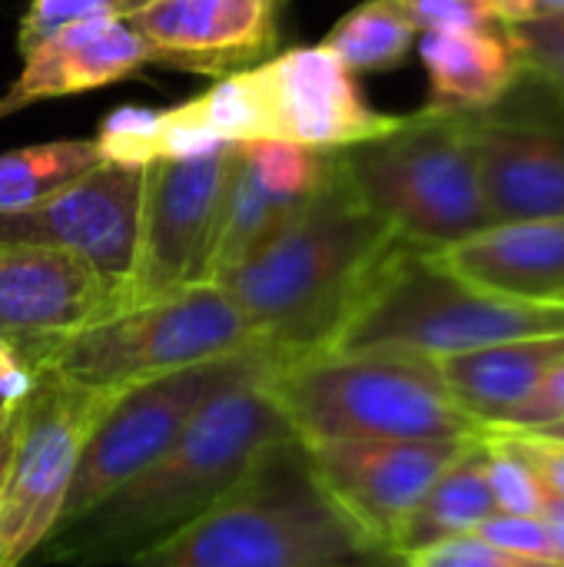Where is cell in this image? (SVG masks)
<instances>
[{
	"mask_svg": "<svg viewBox=\"0 0 564 567\" xmlns=\"http://www.w3.org/2000/svg\"><path fill=\"white\" fill-rule=\"evenodd\" d=\"M273 355H253L193 415L183 435L90 515L53 532L43 565H126L206 515L273 442L296 435L266 379Z\"/></svg>",
	"mask_w": 564,
	"mask_h": 567,
	"instance_id": "obj_1",
	"label": "cell"
},
{
	"mask_svg": "<svg viewBox=\"0 0 564 567\" xmlns=\"http://www.w3.org/2000/svg\"><path fill=\"white\" fill-rule=\"evenodd\" d=\"M402 243L356 193L339 153L316 193L246 262L219 282L276 362L336 346L386 256Z\"/></svg>",
	"mask_w": 564,
	"mask_h": 567,
	"instance_id": "obj_2",
	"label": "cell"
},
{
	"mask_svg": "<svg viewBox=\"0 0 564 567\" xmlns=\"http://www.w3.org/2000/svg\"><path fill=\"white\" fill-rule=\"evenodd\" d=\"M123 567H406L319 482L302 439L266 445L193 525Z\"/></svg>",
	"mask_w": 564,
	"mask_h": 567,
	"instance_id": "obj_3",
	"label": "cell"
},
{
	"mask_svg": "<svg viewBox=\"0 0 564 567\" xmlns=\"http://www.w3.org/2000/svg\"><path fill=\"white\" fill-rule=\"evenodd\" d=\"M306 445L346 439H479L449 395L439 362L406 352L326 349L276 362L266 379Z\"/></svg>",
	"mask_w": 564,
	"mask_h": 567,
	"instance_id": "obj_4",
	"label": "cell"
},
{
	"mask_svg": "<svg viewBox=\"0 0 564 567\" xmlns=\"http://www.w3.org/2000/svg\"><path fill=\"white\" fill-rule=\"evenodd\" d=\"M558 332H564V306L485 292L455 276L435 252L396 243L332 349H379L442 362L489 346Z\"/></svg>",
	"mask_w": 564,
	"mask_h": 567,
	"instance_id": "obj_5",
	"label": "cell"
},
{
	"mask_svg": "<svg viewBox=\"0 0 564 567\" xmlns=\"http://www.w3.org/2000/svg\"><path fill=\"white\" fill-rule=\"evenodd\" d=\"M336 153L362 203L406 246L442 252L492 226L462 113L422 106L389 133Z\"/></svg>",
	"mask_w": 564,
	"mask_h": 567,
	"instance_id": "obj_6",
	"label": "cell"
},
{
	"mask_svg": "<svg viewBox=\"0 0 564 567\" xmlns=\"http://www.w3.org/2000/svg\"><path fill=\"white\" fill-rule=\"evenodd\" d=\"M263 352L249 319L219 282H203L153 302L126 306L47 349L73 385L120 392L189 365Z\"/></svg>",
	"mask_w": 564,
	"mask_h": 567,
	"instance_id": "obj_7",
	"label": "cell"
},
{
	"mask_svg": "<svg viewBox=\"0 0 564 567\" xmlns=\"http://www.w3.org/2000/svg\"><path fill=\"white\" fill-rule=\"evenodd\" d=\"M110 395L73 385L47 362L30 369L0 475V567H23L53 535L80 449Z\"/></svg>",
	"mask_w": 564,
	"mask_h": 567,
	"instance_id": "obj_8",
	"label": "cell"
},
{
	"mask_svg": "<svg viewBox=\"0 0 564 567\" xmlns=\"http://www.w3.org/2000/svg\"><path fill=\"white\" fill-rule=\"evenodd\" d=\"M253 355L259 352L189 365L113 392L80 449L63 515L53 532L70 528L140 472H146L183 435L203 402Z\"/></svg>",
	"mask_w": 564,
	"mask_h": 567,
	"instance_id": "obj_9",
	"label": "cell"
},
{
	"mask_svg": "<svg viewBox=\"0 0 564 567\" xmlns=\"http://www.w3.org/2000/svg\"><path fill=\"white\" fill-rule=\"evenodd\" d=\"M233 146L143 166L136 262L126 306L213 282V256Z\"/></svg>",
	"mask_w": 564,
	"mask_h": 567,
	"instance_id": "obj_10",
	"label": "cell"
},
{
	"mask_svg": "<svg viewBox=\"0 0 564 567\" xmlns=\"http://www.w3.org/2000/svg\"><path fill=\"white\" fill-rule=\"evenodd\" d=\"M465 120L492 223L564 219L562 90L522 70L492 110Z\"/></svg>",
	"mask_w": 564,
	"mask_h": 567,
	"instance_id": "obj_11",
	"label": "cell"
},
{
	"mask_svg": "<svg viewBox=\"0 0 564 567\" xmlns=\"http://www.w3.org/2000/svg\"><path fill=\"white\" fill-rule=\"evenodd\" d=\"M140 206L143 166L100 163L37 206L0 213V243L47 246L80 256L126 299L136 262Z\"/></svg>",
	"mask_w": 564,
	"mask_h": 567,
	"instance_id": "obj_12",
	"label": "cell"
},
{
	"mask_svg": "<svg viewBox=\"0 0 564 567\" xmlns=\"http://www.w3.org/2000/svg\"><path fill=\"white\" fill-rule=\"evenodd\" d=\"M126 306L80 256L0 243V342L33 369L47 349Z\"/></svg>",
	"mask_w": 564,
	"mask_h": 567,
	"instance_id": "obj_13",
	"label": "cell"
},
{
	"mask_svg": "<svg viewBox=\"0 0 564 567\" xmlns=\"http://www.w3.org/2000/svg\"><path fill=\"white\" fill-rule=\"evenodd\" d=\"M469 442L472 439H346L312 442L306 449L326 492L372 538L392 548L412 508Z\"/></svg>",
	"mask_w": 564,
	"mask_h": 567,
	"instance_id": "obj_14",
	"label": "cell"
},
{
	"mask_svg": "<svg viewBox=\"0 0 564 567\" xmlns=\"http://www.w3.org/2000/svg\"><path fill=\"white\" fill-rule=\"evenodd\" d=\"M283 7L286 0H143L126 20L153 63L219 80L273 56Z\"/></svg>",
	"mask_w": 564,
	"mask_h": 567,
	"instance_id": "obj_15",
	"label": "cell"
},
{
	"mask_svg": "<svg viewBox=\"0 0 564 567\" xmlns=\"http://www.w3.org/2000/svg\"><path fill=\"white\" fill-rule=\"evenodd\" d=\"M263 73L276 140L332 153L376 140L399 123V116L369 106L356 73L326 43L283 50L263 60Z\"/></svg>",
	"mask_w": 564,
	"mask_h": 567,
	"instance_id": "obj_16",
	"label": "cell"
},
{
	"mask_svg": "<svg viewBox=\"0 0 564 567\" xmlns=\"http://www.w3.org/2000/svg\"><path fill=\"white\" fill-rule=\"evenodd\" d=\"M329 156L332 153L289 140H246L233 146L213 279L246 262L296 216V209L322 183Z\"/></svg>",
	"mask_w": 564,
	"mask_h": 567,
	"instance_id": "obj_17",
	"label": "cell"
},
{
	"mask_svg": "<svg viewBox=\"0 0 564 567\" xmlns=\"http://www.w3.org/2000/svg\"><path fill=\"white\" fill-rule=\"evenodd\" d=\"M146 66L153 53L126 17L73 23L23 53L17 80L0 96V120L40 100L123 83Z\"/></svg>",
	"mask_w": 564,
	"mask_h": 567,
	"instance_id": "obj_18",
	"label": "cell"
},
{
	"mask_svg": "<svg viewBox=\"0 0 564 567\" xmlns=\"http://www.w3.org/2000/svg\"><path fill=\"white\" fill-rule=\"evenodd\" d=\"M435 256L485 292L564 306V219L492 223Z\"/></svg>",
	"mask_w": 564,
	"mask_h": 567,
	"instance_id": "obj_19",
	"label": "cell"
},
{
	"mask_svg": "<svg viewBox=\"0 0 564 567\" xmlns=\"http://www.w3.org/2000/svg\"><path fill=\"white\" fill-rule=\"evenodd\" d=\"M562 362L564 332H558L452 355L439 362V372L455 405L482 432H495L509 412L519 409Z\"/></svg>",
	"mask_w": 564,
	"mask_h": 567,
	"instance_id": "obj_20",
	"label": "cell"
},
{
	"mask_svg": "<svg viewBox=\"0 0 564 567\" xmlns=\"http://www.w3.org/2000/svg\"><path fill=\"white\" fill-rule=\"evenodd\" d=\"M429 76V103L435 113H482L492 110L522 76V63L505 37L495 30H442L416 40Z\"/></svg>",
	"mask_w": 564,
	"mask_h": 567,
	"instance_id": "obj_21",
	"label": "cell"
},
{
	"mask_svg": "<svg viewBox=\"0 0 564 567\" xmlns=\"http://www.w3.org/2000/svg\"><path fill=\"white\" fill-rule=\"evenodd\" d=\"M492 515H499L489 472H485V435L472 439L462 455L432 482L422 502L412 508L406 525L396 535V551L412 558L432 545L475 535Z\"/></svg>",
	"mask_w": 564,
	"mask_h": 567,
	"instance_id": "obj_22",
	"label": "cell"
},
{
	"mask_svg": "<svg viewBox=\"0 0 564 567\" xmlns=\"http://www.w3.org/2000/svg\"><path fill=\"white\" fill-rule=\"evenodd\" d=\"M106 163L96 140H50L0 153V213L27 209Z\"/></svg>",
	"mask_w": 564,
	"mask_h": 567,
	"instance_id": "obj_23",
	"label": "cell"
},
{
	"mask_svg": "<svg viewBox=\"0 0 564 567\" xmlns=\"http://www.w3.org/2000/svg\"><path fill=\"white\" fill-rule=\"evenodd\" d=\"M419 30L399 7V0H366L342 13L326 33V47L352 73H386L409 60Z\"/></svg>",
	"mask_w": 564,
	"mask_h": 567,
	"instance_id": "obj_24",
	"label": "cell"
},
{
	"mask_svg": "<svg viewBox=\"0 0 564 567\" xmlns=\"http://www.w3.org/2000/svg\"><path fill=\"white\" fill-rule=\"evenodd\" d=\"M485 472L499 515H532L539 518L545 505V485L529 468V462L495 432H485Z\"/></svg>",
	"mask_w": 564,
	"mask_h": 567,
	"instance_id": "obj_25",
	"label": "cell"
},
{
	"mask_svg": "<svg viewBox=\"0 0 564 567\" xmlns=\"http://www.w3.org/2000/svg\"><path fill=\"white\" fill-rule=\"evenodd\" d=\"M133 10V0H30L20 13L17 27V50L20 56L43 43L47 37L83 23V20H103V17H126Z\"/></svg>",
	"mask_w": 564,
	"mask_h": 567,
	"instance_id": "obj_26",
	"label": "cell"
},
{
	"mask_svg": "<svg viewBox=\"0 0 564 567\" xmlns=\"http://www.w3.org/2000/svg\"><path fill=\"white\" fill-rule=\"evenodd\" d=\"M505 37L522 63V70L548 80L564 93V17H535L505 27Z\"/></svg>",
	"mask_w": 564,
	"mask_h": 567,
	"instance_id": "obj_27",
	"label": "cell"
},
{
	"mask_svg": "<svg viewBox=\"0 0 564 567\" xmlns=\"http://www.w3.org/2000/svg\"><path fill=\"white\" fill-rule=\"evenodd\" d=\"M406 567H564L555 561H535L522 558L515 551H505L479 535H462L442 545H432L412 558H406Z\"/></svg>",
	"mask_w": 564,
	"mask_h": 567,
	"instance_id": "obj_28",
	"label": "cell"
},
{
	"mask_svg": "<svg viewBox=\"0 0 564 567\" xmlns=\"http://www.w3.org/2000/svg\"><path fill=\"white\" fill-rule=\"evenodd\" d=\"M419 33L442 30H485L492 23L489 0H399Z\"/></svg>",
	"mask_w": 564,
	"mask_h": 567,
	"instance_id": "obj_29",
	"label": "cell"
},
{
	"mask_svg": "<svg viewBox=\"0 0 564 567\" xmlns=\"http://www.w3.org/2000/svg\"><path fill=\"white\" fill-rule=\"evenodd\" d=\"M479 538L505 548V551H515L522 558H535V561H555V548H552V538H548V528L542 525V518H532V515H492L479 532Z\"/></svg>",
	"mask_w": 564,
	"mask_h": 567,
	"instance_id": "obj_30",
	"label": "cell"
},
{
	"mask_svg": "<svg viewBox=\"0 0 564 567\" xmlns=\"http://www.w3.org/2000/svg\"><path fill=\"white\" fill-rule=\"evenodd\" d=\"M564 422V362L548 372V379L519 405L509 412V419L495 432H532Z\"/></svg>",
	"mask_w": 564,
	"mask_h": 567,
	"instance_id": "obj_31",
	"label": "cell"
},
{
	"mask_svg": "<svg viewBox=\"0 0 564 567\" xmlns=\"http://www.w3.org/2000/svg\"><path fill=\"white\" fill-rule=\"evenodd\" d=\"M495 435H502L529 462V468L539 475L548 495L564 502V442L539 432H495Z\"/></svg>",
	"mask_w": 564,
	"mask_h": 567,
	"instance_id": "obj_32",
	"label": "cell"
},
{
	"mask_svg": "<svg viewBox=\"0 0 564 567\" xmlns=\"http://www.w3.org/2000/svg\"><path fill=\"white\" fill-rule=\"evenodd\" d=\"M30 389V369H0V415L10 412Z\"/></svg>",
	"mask_w": 564,
	"mask_h": 567,
	"instance_id": "obj_33",
	"label": "cell"
},
{
	"mask_svg": "<svg viewBox=\"0 0 564 567\" xmlns=\"http://www.w3.org/2000/svg\"><path fill=\"white\" fill-rule=\"evenodd\" d=\"M542 525L548 528V538H552V548H555V558L564 565V502L555 495H545V505L539 512Z\"/></svg>",
	"mask_w": 564,
	"mask_h": 567,
	"instance_id": "obj_34",
	"label": "cell"
},
{
	"mask_svg": "<svg viewBox=\"0 0 564 567\" xmlns=\"http://www.w3.org/2000/svg\"><path fill=\"white\" fill-rule=\"evenodd\" d=\"M492 3V20H499L502 27H515L525 20H535V0H489Z\"/></svg>",
	"mask_w": 564,
	"mask_h": 567,
	"instance_id": "obj_35",
	"label": "cell"
},
{
	"mask_svg": "<svg viewBox=\"0 0 564 567\" xmlns=\"http://www.w3.org/2000/svg\"><path fill=\"white\" fill-rule=\"evenodd\" d=\"M17 415H20V402L0 415V475H3V465H7V455H10V445H13V432H17Z\"/></svg>",
	"mask_w": 564,
	"mask_h": 567,
	"instance_id": "obj_36",
	"label": "cell"
},
{
	"mask_svg": "<svg viewBox=\"0 0 564 567\" xmlns=\"http://www.w3.org/2000/svg\"><path fill=\"white\" fill-rule=\"evenodd\" d=\"M539 17H564V0H535Z\"/></svg>",
	"mask_w": 564,
	"mask_h": 567,
	"instance_id": "obj_37",
	"label": "cell"
},
{
	"mask_svg": "<svg viewBox=\"0 0 564 567\" xmlns=\"http://www.w3.org/2000/svg\"><path fill=\"white\" fill-rule=\"evenodd\" d=\"M17 365H20V369H27V365L17 359V352H13L10 346H3V342H0V369H17Z\"/></svg>",
	"mask_w": 564,
	"mask_h": 567,
	"instance_id": "obj_38",
	"label": "cell"
},
{
	"mask_svg": "<svg viewBox=\"0 0 564 567\" xmlns=\"http://www.w3.org/2000/svg\"><path fill=\"white\" fill-rule=\"evenodd\" d=\"M532 432H539V435H548V439H558V442H564V422L545 425V429H532Z\"/></svg>",
	"mask_w": 564,
	"mask_h": 567,
	"instance_id": "obj_39",
	"label": "cell"
}]
</instances>
